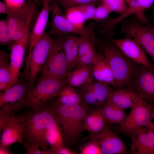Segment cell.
<instances>
[{"mask_svg":"<svg viewBox=\"0 0 154 154\" xmlns=\"http://www.w3.org/2000/svg\"><path fill=\"white\" fill-rule=\"evenodd\" d=\"M23 118L24 142L37 144L48 150L49 143L62 137L53 114V106L49 103L35 109H29L21 114Z\"/></svg>","mask_w":154,"mask_h":154,"instance_id":"6da1fadb","label":"cell"},{"mask_svg":"<svg viewBox=\"0 0 154 154\" xmlns=\"http://www.w3.org/2000/svg\"><path fill=\"white\" fill-rule=\"evenodd\" d=\"M53 114L61 133L65 144L77 143L81 133L82 124L85 117L92 110L83 103L58 104L54 103Z\"/></svg>","mask_w":154,"mask_h":154,"instance_id":"7a4b0ae2","label":"cell"},{"mask_svg":"<svg viewBox=\"0 0 154 154\" xmlns=\"http://www.w3.org/2000/svg\"><path fill=\"white\" fill-rule=\"evenodd\" d=\"M98 41L99 50L107 59L112 71L117 88H129L141 65L127 57L110 40Z\"/></svg>","mask_w":154,"mask_h":154,"instance_id":"3957f363","label":"cell"},{"mask_svg":"<svg viewBox=\"0 0 154 154\" xmlns=\"http://www.w3.org/2000/svg\"><path fill=\"white\" fill-rule=\"evenodd\" d=\"M66 85V79L41 76L36 84L32 86L29 90L25 107L29 109L37 108L49 103L57 97Z\"/></svg>","mask_w":154,"mask_h":154,"instance_id":"277c9868","label":"cell"},{"mask_svg":"<svg viewBox=\"0 0 154 154\" xmlns=\"http://www.w3.org/2000/svg\"><path fill=\"white\" fill-rule=\"evenodd\" d=\"M53 40L45 32L29 54L23 71L20 74L25 81L32 84L37 80L47 61Z\"/></svg>","mask_w":154,"mask_h":154,"instance_id":"5b68a950","label":"cell"},{"mask_svg":"<svg viewBox=\"0 0 154 154\" xmlns=\"http://www.w3.org/2000/svg\"><path fill=\"white\" fill-rule=\"evenodd\" d=\"M154 108L150 104L139 97L135 103L124 121L119 125V132L130 137L137 129L150 128L153 123Z\"/></svg>","mask_w":154,"mask_h":154,"instance_id":"8992f818","label":"cell"},{"mask_svg":"<svg viewBox=\"0 0 154 154\" xmlns=\"http://www.w3.org/2000/svg\"><path fill=\"white\" fill-rule=\"evenodd\" d=\"M47 61L40 73L41 76L66 79L70 71L66 54L59 37L53 39Z\"/></svg>","mask_w":154,"mask_h":154,"instance_id":"52a82bcc","label":"cell"},{"mask_svg":"<svg viewBox=\"0 0 154 154\" xmlns=\"http://www.w3.org/2000/svg\"><path fill=\"white\" fill-rule=\"evenodd\" d=\"M120 23L121 33L137 41L150 56L154 64V33L149 27L140 23L135 15L123 19Z\"/></svg>","mask_w":154,"mask_h":154,"instance_id":"ba28073f","label":"cell"},{"mask_svg":"<svg viewBox=\"0 0 154 154\" xmlns=\"http://www.w3.org/2000/svg\"><path fill=\"white\" fill-rule=\"evenodd\" d=\"M33 85L22 78L7 90L0 91V109L14 116L25 107L28 91Z\"/></svg>","mask_w":154,"mask_h":154,"instance_id":"9c48e42d","label":"cell"},{"mask_svg":"<svg viewBox=\"0 0 154 154\" xmlns=\"http://www.w3.org/2000/svg\"><path fill=\"white\" fill-rule=\"evenodd\" d=\"M50 2L51 18L50 30L48 33L49 35L56 37L69 34L82 36H88L90 35L91 30L88 26H87L82 29H79L69 22L57 0H50Z\"/></svg>","mask_w":154,"mask_h":154,"instance_id":"30bf717a","label":"cell"},{"mask_svg":"<svg viewBox=\"0 0 154 154\" xmlns=\"http://www.w3.org/2000/svg\"><path fill=\"white\" fill-rule=\"evenodd\" d=\"M110 41L131 60L154 72L153 66L148 59L142 47L135 39L125 36L121 39L111 38Z\"/></svg>","mask_w":154,"mask_h":154,"instance_id":"8fae6325","label":"cell"},{"mask_svg":"<svg viewBox=\"0 0 154 154\" xmlns=\"http://www.w3.org/2000/svg\"><path fill=\"white\" fill-rule=\"evenodd\" d=\"M129 88L149 104L154 102V72L141 66Z\"/></svg>","mask_w":154,"mask_h":154,"instance_id":"7c38bea8","label":"cell"},{"mask_svg":"<svg viewBox=\"0 0 154 154\" xmlns=\"http://www.w3.org/2000/svg\"><path fill=\"white\" fill-rule=\"evenodd\" d=\"M90 139L96 143L102 154H125L127 150L123 141L113 132L108 125L95 135L90 136Z\"/></svg>","mask_w":154,"mask_h":154,"instance_id":"4fadbf2b","label":"cell"},{"mask_svg":"<svg viewBox=\"0 0 154 154\" xmlns=\"http://www.w3.org/2000/svg\"><path fill=\"white\" fill-rule=\"evenodd\" d=\"M0 116L3 117L7 123L1 134L0 146L8 147L16 142L23 145V118L21 114L12 116L7 112L0 110Z\"/></svg>","mask_w":154,"mask_h":154,"instance_id":"5bb4252c","label":"cell"},{"mask_svg":"<svg viewBox=\"0 0 154 154\" xmlns=\"http://www.w3.org/2000/svg\"><path fill=\"white\" fill-rule=\"evenodd\" d=\"M131 154H154V133L147 127L140 128L130 137Z\"/></svg>","mask_w":154,"mask_h":154,"instance_id":"9a60e30c","label":"cell"},{"mask_svg":"<svg viewBox=\"0 0 154 154\" xmlns=\"http://www.w3.org/2000/svg\"><path fill=\"white\" fill-rule=\"evenodd\" d=\"M94 80L106 83L114 89L117 85L109 64L102 52H97L92 64Z\"/></svg>","mask_w":154,"mask_h":154,"instance_id":"2e32d148","label":"cell"},{"mask_svg":"<svg viewBox=\"0 0 154 154\" xmlns=\"http://www.w3.org/2000/svg\"><path fill=\"white\" fill-rule=\"evenodd\" d=\"M98 44L96 38L79 36L78 54L76 68L92 65L97 53L96 46Z\"/></svg>","mask_w":154,"mask_h":154,"instance_id":"e0dca14e","label":"cell"},{"mask_svg":"<svg viewBox=\"0 0 154 154\" xmlns=\"http://www.w3.org/2000/svg\"><path fill=\"white\" fill-rule=\"evenodd\" d=\"M50 0H42L43 6L35 19L32 30L30 32L29 45V54L43 35L47 24L50 13Z\"/></svg>","mask_w":154,"mask_h":154,"instance_id":"ac0fdd59","label":"cell"},{"mask_svg":"<svg viewBox=\"0 0 154 154\" xmlns=\"http://www.w3.org/2000/svg\"><path fill=\"white\" fill-rule=\"evenodd\" d=\"M37 4L32 0H27L21 6L15 8L8 6L0 1V13L15 16L21 18L30 24L35 19L38 14Z\"/></svg>","mask_w":154,"mask_h":154,"instance_id":"d6986e66","label":"cell"},{"mask_svg":"<svg viewBox=\"0 0 154 154\" xmlns=\"http://www.w3.org/2000/svg\"><path fill=\"white\" fill-rule=\"evenodd\" d=\"M27 45L20 42H14L10 46V64L11 72V87L19 80L20 71L23 62Z\"/></svg>","mask_w":154,"mask_h":154,"instance_id":"ffe728a7","label":"cell"},{"mask_svg":"<svg viewBox=\"0 0 154 154\" xmlns=\"http://www.w3.org/2000/svg\"><path fill=\"white\" fill-rule=\"evenodd\" d=\"M108 124L102 108H96L85 117L82 124L81 133L87 131L90 136L93 135L101 131Z\"/></svg>","mask_w":154,"mask_h":154,"instance_id":"44dd1931","label":"cell"},{"mask_svg":"<svg viewBox=\"0 0 154 154\" xmlns=\"http://www.w3.org/2000/svg\"><path fill=\"white\" fill-rule=\"evenodd\" d=\"M139 96L131 89L127 88L114 89L108 101L122 109L131 108Z\"/></svg>","mask_w":154,"mask_h":154,"instance_id":"7402d4cb","label":"cell"},{"mask_svg":"<svg viewBox=\"0 0 154 154\" xmlns=\"http://www.w3.org/2000/svg\"><path fill=\"white\" fill-rule=\"evenodd\" d=\"M76 35L69 34L59 37L66 54L70 71L76 67L78 54L79 36Z\"/></svg>","mask_w":154,"mask_h":154,"instance_id":"603a6c76","label":"cell"},{"mask_svg":"<svg viewBox=\"0 0 154 154\" xmlns=\"http://www.w3.org/2000/svg\"><path fill=\"white\" fill-rule=\"evenodd\" d=\"M93 80L92 65L78 67L69 72L66 78V85L77 88Z\"/></svg>","mask_w":154,"mask_h":154,"instance_id":"cb8c5ba5","label":"cell"},{"mask_svg":"<svg viewBox=\"0 0 154 154\" xmlns=\"http://www.w3.org/2000/svg\"><path fill=\"white\" fill-rule=\"evenodd\" d=\"M108 124L122 123L127 115L125 110L107 101L101 108Z\"/></svg>","mask_w":154,"mask_h":154,"instance_id":"d4e9b609","label":"cell"},{"mask_svg":"<svg viewBox=\"0 0 154 154\" xmlns=\"http://www.w3.org/2000/svg\"><path fill=\"white\" fill-rule=\"evenodd\" d=\"M55 103L75 104L83 103L81 96L75 88L66 85L60 91Z\"/></svg>","mask_w":154,"mask_h":154,"instance_id":"484cf974","label":"cell"},{"mask_svg":"<svg viewBox=\"0 0 154 154\" xmlns=\"http://www.w3.org/2000/svg\"><path fill=\"white\" fill-rule=\"evenodd\" d=\"M91 84L95 92L97 101L96 108H101L108 101L110 95L114 89L103 82L93 80Z\"/></svg>","mask_w":154,"mask_h":154,"instance_id":"4316f807","label":"cell"},{"mask_svg":"<svg viewBox=\"0 0 154 154\" xmlns=\"http://www.w3.org/2000/svg\"><path fill=\"white\" fill-rule=\"evenodd\" d=\"M5 19L10 37L14 42L17 35L25 28L29 26L30 24L21 18L12 15H7Z\"/></svg>","mask_w":154,"mask_h":154,"instance_id":"83f0119b","label":"cell"},{"mask_svg":"<svg viewBox=\"0 0 154 154\" xmlns=\"http://www.w3.org/2000/svg\"><path fill=\"white\" fill-rule=\"evenodd\" d=\"M65 11L66 18L74 27L79 29L84 28L86 20L79 6L70 8Z\"/></svg>","mask_w":154,"mask_h":154,"instance_id":"f1b7e54d","label":"cell"},{"mask_svg":"<svg viewBox=\"0 0 154 154\" xmlns=\"http://www.w3.org/2000/svg\"><path fill=\"white\" fill-rule=\"evenodd\" d=\"M9 56L7 52L0 50V83L8 84L10 88L11 72L10 63L7 62Z\"/></svg>","mask_w":154,"mask_h":154,"instance_id":"f546056e","label":"cell"},{"mask_svg":"<svg viewBox=\"0 0 154 154\" xmlns=\"http://www.w3.org/2000/svg\"><path fill=\"white\" fill-rule=\"evenodd\" d=\"M92 82L77 88V90L81 96L83 103L89 106H93L97 107V99L91 84Z\"/></svg>","mask_w":154,"mask_h":154,"instance_id":"4dcf8cb0","label":"cell"},{"mask_svg":"<svg viewBox=\"0 0 154 154\" xmlns=\"http://www.w3.org/2000/svg\"><path fill=\"white\" fill-rule=\"evenodd\" d=\"M102 4L108 8L111 12L122 14L127 9L124 0H99Z\"/></svg>","mask_w":154,"mask_h":154,"instance_id":"1f68e13d","label":"cell"},{"mask_svg":"<svg viewBox=\"0 0 154 154\" xmlns=\"http://www.w3.org/2000/svg\"><path fill=\"white\" fill-rule=\"evenodd\" d=\"M61 7L64 10L70 8L85 4H91L95 5L99 0H57Z\"/></svg>","mask_w":154,"mask_h":154,"instance_id":"d6a6232c","label":"cell"},{"mask_svg":"<svg viewBox=\"0 0 154 154\" xmlns=\"http://www.w3.org/2000/svg\"><path fill=\"white\" fill-rule=\"evenodd\" d=\"M14 42L10 36L6 21L0 20V44L2 45L11 46Z\"/></svg>","mask_w":154,"mask_h":154,"instance_id":"836d02e7","label":"cell"},{"mask_svg":"<svg viewBox=\"0 0 154 154\" xmlns=\"http://www.w3.org/2000/svg\"><path fill=\"white\" fill-rule=\"evenodd\" d=\"M81 154H102L100 148L96 142L90 139L80 149Z\"/></svg>","mask_w":154,"mask_h":154,"instance_id":"e575fe53","label":"cell"},{"mask_svg":"<svg viewBox=\"0 0 154 154\" xmlns=\"http://www.w3.org/2000/svg\"><path fill=\"white\" fill-rule=\"evenodd\" d=\"M154 3V0H142L140 7L139 14L137 18L138 21L143 25L147 21L148 19L144 13L145 10L152 6Z\"/></svg>","mask_w":154,"mask_h":154,"instance_id":"d590c367","label":"cell"},{"mask_svg":"<svg viewBox=\"0 0 154 154\" xmlns=\"http://www.w3.org/2000/svg\"><path fill=\"white\" fill-rule=\"evenodd\" d=\"M111 12L108 8L101 4L96 7L95 15L93 20L97 22L104 21L108 18Z\"/></svg>","mask_w":154,"mask_h":154,"instance_id":"8d00e7d4","label":"cell"},{"mask_svg":"<svg viewBox=\"0 0 154 154\" xmlns=\"http://www.w3.org/2000/svg\"><path fill=\"white\" fill-rule=\"evenodd\" d=\"M26 150L25 154H51L48 150H41L40 146L37 144H30L24 142L23 145Z\"/></svg>","mask_w":154,"mask_h":154,"instance_id":"74e56055","label":"cell"},{"mask_svg":"<svg viewBox=\"0 0 154 154\" xmlns=\"http://www.w3.org/2000/svg\"><path fill=\"white\" fill-rule=\"evenodd\" d=\"M79 6L84 15L86 21L94 19L96 10V7L95 5L87 4L80 5Z\"/></svg>","mask_w":154,"mask_h":154,"instance_id":"f35d334b","label":"cell"},{"mask_svg":"<svg viewBox=\"0 0 154 154\" xmlns=\"http://www.w3.org/2000/svg\"><path fill=\"white\" fill-rule=\"evenodd\" d=\"M51 154H77V152L64 146L57 149L50 150Z\"/></svg>","mask_w":154,"mask_h":154,"instance_id":"ab89813d","label":"cell"},{"mask_svg":"<svg viewBox=\"0 0 154 154\" xmlns=\"http://www.w3.org/2000/svg\"><path fill=\"white\" fill-rule=\"evenodd\" d=\"M25 0H4L5 3L8 7H17L22 6L25 2Z\"/></svg>","mask_w":154,"mask_h":154,"instance_id":"60d3db41","label":"cell"},{"mask_svg":"<svg viewBox=\"0 0 154 154\" xmlns=\"http://www.w3.org/2000/svg\"><path fill=\"white\" fill-rule=\"evenodd\" d=\"M12 153L7 148V147L0 146V154H11Z\"/></svg>","mask_w":154,"mask_h":154,"instance_id":"b9f144b4","label":"cell"},{"mask_svg":"<svg viewBox=\"0 0 154 154\" xmlns=\"http://www.w3.org/2000/svg\"><path fill=\"white\" fill-rule=\"evenodd\" d=\"M36 4H39L42 3V0H32Z\"/></svg>","mask_w":154,"mask_h":154,"instance_id":"7bdbcfd3","label":"cell"},{"mask_svg":"<svg viewBox=\"0 0 154 154\" xmlns=\"http://www.w3.org/2000/svg\"><path fill=\"white\" fill-rule=\"evenodd\" d=\"M153 11L152 12V13L151 15V18L153 19V20L154 21V3H153Z\"/></svg>","mask_w":154,"mask_h":154,"instance_id":"ee69618b","label":"cell"},{"mask_svg":"<svg viewBox=\"0 0 154 154\" xmlns=\"http://www.w3.org/2000/svg\"><path fill=\"white\" fill-rule=\"evenodd\" d=\"M149 128H150L151 129L152 131L154 133V123H153L152 124V125Z\"/></svg>","mask_w":154,"mask_h":154,"instance_id":"f6af8a7d","label":"cell"},{"mask_svg":"<svg viewBox=\"0 0 154 154\" xmlns=\"http://www.w3.org/2000/svg\"><path fill=\"white\" fill-rule=\"evenodd\" d=\"M149 29L153 33H154V27H149Z\"/></svg>","mask_w":154,"mask_h":154,"instance_id":"bcb514c9","label":"cell"},{"mask_svg":"<svg viewBox=\"0 0 154 154\" xmlns=\"http://www.w3.org/2000/svg\"><path fill=\"white\" fill-rule=\"evenodd\" d=\"M128 5L129 4L131 0H124Z\"/></svg>","mask_w":154,"mask_h":154,"instance_id":"7dc6e473","label":"cell"},{"mask_svg":"<svg viewBox=\"0 0 154 154\" xmlns=\"http://www.w3.org/2000/svg\"><path fill=\"white\" fill-rule=\"evenodd\" d=\"M153 118L154 119V112L153 114Z\"/></svg>","mask_w":154,"mask_h":154,"instance_id":"c3c4849f","label":"cell"}]
</instances>
